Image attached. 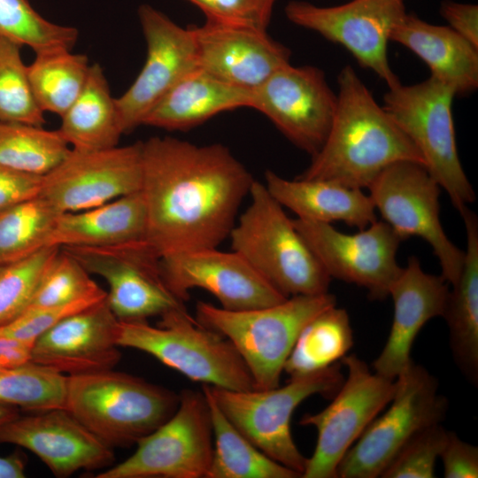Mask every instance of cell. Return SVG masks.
Listing matches in <instances>:
<instances>
[{
	"mask_svg": "<svg viewBox=\"0 0 478 478\" xmlns=\"http://www.w3.org/2000/svg\"><path fill=\"white\" fill-rule=\"evenodd\" d=\"M144 243L158 258L217 248L237 220L253 177L220 143L172 136L142 142Z\"/></svg>",
	"mask_w": 478,
	"mask_h": 478,
	"instance_id": "cell-1",
	"label": "cell"
},
{
	"mask_svg": "<svg viewBox=\"0 0 478 478\" xmlns=\"http://www.w3.org/2000/svg\"><path fill=\"white\" fill-rule=\"evenodd\" d=\"M337 84V105L327 138L297 178L362 189L392 164L424 166L416 147L351 66L340 71Z\"/></svg>",
	"mask_w": 478,
	"mask_h": 478,
	"instance_id": "cell-2",
	"label": "cell"
},
{
	"mask_svg": "<svg viewBox=\"0 0 478 478\" xmlns=\"http://www.w3.org/2000/svg\"><path fill=\"white\" fill-rule=\"evenodd\" d=\"M249 197L228 236L232 251L286 297L328 292L330 276L265 184L254 180Z\"/></svg>",
	"mask_w": 478,
	"mask_h": 478,
	"instance_id": "cell-3",
	"label": "cell"
},
{
	"mask_svg": "<svg viewBox=\"0 0 478 478\" xmlns=\"http://www.w3.org/2000/svg\"><path fill=\"white\" fill-rule=\"evenodd\" d=\"M179 400L173 390L112 369L67 375L66 409L111 447L136 443L174 413Z\"/></svg>",
	"mask_w": 478,
	"mask_h": 478,
	"instance_id": "cell-4",
	"label": "cell"
},
{
	"mask_svg": "<svg viewBox=\"0 0 478 478\" xmlns=\"http://www.w3.org/2000/svg\"><path fill=\"white\" fill-rule=\"evenodd\" d=\"M336 305L328 292L297 295L268 306L230 311L198 301L196 319L227 338L247 366L254 389L278 387L285 362L305 326Z\"/></svg>",
	"mask_w": 478,
	"mask_h": 478,
	"instance_id": "cell-5",
	"label": "cell"
},
{
	"mask_svg": "<svg viewBox=\"0 0 478 478\" xmlns=\"http://www.w3.org/2000/svg\"><path fill=\"white\" fill-rule=\"evenodd\" d=\"M147 320L120 321V347L146 352L193 382L231 390L254 389L251 374L231 342L193 318L185 305Z\"/></svg>",
	"mask_w": 478,
	"mask_h": 478,
	"instance_id": "cell-6",
	"label": "cell"
},
{
	"mask_svg": "<svg viewBox=\"0 0 478 478\" xmlns=\"http://www.w3.org/2000/svg\"><path fill=\"white\" fill-rule=\"evenodd\" d=\"M344 381L340 364L305 376L289 378L272 389L231 390L204 384L230 422L256 447L278 463L302 474L307 458L291 435L296 408L315 394L334 397Z\"/></svg>",
	"mask_w": 478,
	"mask_h": 478,
	"instance_id": "cell-7",
	"label": "cell"
},
{
	"mask_svg": "<svg viewBox=\"0 0 478 478\" xmlns=\"http://www.w3.org/2000/svg\"><path fill=\"white\" fill-rule=\"evenodd\" d=\"M455 92L438 79L389 88L382 106L421 155L424 166L461 214L475 192L457 149L452 103Z\"/></svg>",
	"mask_w": 478,
	"mask_h": 478,
	"instance_id": "cell-8",
	"label": "cell"
},
{
	"mask_svg": "<svg viewBox=\"0 0 478 478\" xmlns=\"http://www.w3.org/2000/svg\"><path fill=\"white\" fill-rule=\"evenodd\" d=\"M438 381L413 362L396 379L389 408L375 417L337 467L340 478H377L420 430L445 418L448 402Z\"/></svg>",
	"mask_w": 478,
	"mask_h": 478,
	"instance_id": "cell-9",
	"label": "cell"
},
{
	"mask_svg": "<svg viewBox=\"0 0 478 478\" xmlns=\"http://www.w3.org/2000/svg\"><path fill=\"white\" fill-rule=\"evenodd\" d=\"M179 395L174 413L141 438L130 457L96 478H206L213 451L208 402L203 390Z\"/></svg>",
	"mask_w": 478,
	"mask_h": 478,
	"instance_id": "cell-10",
	"label": "cell"
},
{
	"mask_svg": "<svg viewBox=\"0 0 478 478\" xmlns=\"http://www.w3.org/2000/svg\"><path fill=\"white\" fill-rule=\"evenodd\" d=\"M367 189L383 221L402 241L412 236L426 241L438 259L441 275L453 286L461 272L464 251L443 230L441 188L426 167L412 161L392 164Z\"/></svg>",
	"mask_w": 478,
	"mask_h": 478,
	"instance_id": "cell-11",
	"label": "cell"
},
{
	"mask_svg": "<svg viewBox=\"0 0 478 478\" xmlns=\"http://www.w3.org/2000/svg\"><path fill=\"white\" fill-rule=\"evenodd\" d=\"M341 361L347 368V378L330 405L317 413L304 415L299 422L315 428L318 435L303 478H336L345 453L389 404L396 390V380L377 374L356 355H346Z\"/></svg>",
	"mask_w": 478,
	"mask_h": 478,
	"instance_id": "cell-12",
	"label": "cell"
},
{
	"mask_svg": "<svg viewBox=\"0 0 478 478\" xmlns=\"http://www.w3.org/2000/svg\"><path fill=\"white\" fill-rule=\"evenodd\" d=\"M293 223L330 276L366 289L368 297L382 300L403 267L397 260L402 240L383 220L355 234H345L329 223L294 219Z\"/></svg>",
	"mask_w": 478,
	"mask_h": 478,
	"instance_id": "cell-13",
	"label": "cell"
},
{
	"mask_svg": "<svg viewBox=\"0 0 478 478\" xmlns=\"http://www.w3.org/2000/svg\"><path fill=\"white\" fill-rule=\"evenodd\" d=\"M403 0H351L336 6L291 1L285 14L297 26L345 48L390 88L400 82L388 57L389 35L405 14Z\"/></svg>",
	"mask_w": 478,
	"mask_h": 478,
	"instance_id": "cell-14",
	"label": "cell"
},
{
	"mask_svg": "<svg viewBox=\"0 0 478 478\" xmlns=\"http://www.w3.org/2000/svg\"><path fill=\"white\" fill-rule=\"evenodd\" d=\"M142 182V142L99 150L70 148L42 175L39 196L58 212H73L138 192Z\"/></svg>",
	"mask_w": 478,
	"mask_h": 478,
	"instance_id": "cell-15",
	"label": "cell"
},
{
	"mask_svg": "<svg viewBox=\"0 0 478 478\" xmlns=\"http://www.w3.org/2000/svg\"><path fill=\"white\" fill-rule=\"evenodd\" d=\"M337 105L324 72L290 64L253 89L251 108L266 115L295 146L312 157L323 145Z\"/></svg>",
	"mask_w": 478,
	"mask_h": 478,
	"instance_id": "cell-16",
	"label": "cell"
},
{
	"mask_svg": "<svg viewBox=\"0 0 478 478\" xmlns=\"http://www.w3.org/2000/svg\"><path fill=\"white\" fill-rule=\"evenodd\" d=\"M61 249L73 256L90 274L106 281V303L120 321L147 320L184 306L166 286L159 258L143 241L117 246Z\"/></svg>",
	"mask_w": 478,
	"mask_h": 478,
	"instance_id": "cell-17",
	"label": "cell"
},
{
	"mask_svg": "<svg viewBox=\"0 0 478 478\" xmlns=\"http://www.w3.org/2000/svg\"><path fill=\"white\" fill-rule=\"evenodd\" d=\"M159 269L167 289L183 303L195 288L210 292L221 308L230 311L268 306L287 298L234 251L207 248L171 253L159 258Z\"/></svg>",
	"mask_w": 478,
	"mask_h": 478,
	"instance_id": "cell-18",
	"label": "cell"
},
{
	"mask_svg": "<svg viewBox=\"0 0 478 478\" xmlns=\"http://www.w3.org/2000/svg\"><path fill=\"white\" fill-rule=\"evenodd\" d=\"M138 16L146 42L144 65L132 85L115 98L123 134L143 125L152 107L179 81L198 68L194 35L149 4Z\"/></svg>",
	"mask_w": 478,
	"mask_h": 478,
	"instance_id": "cell-19",
	"label": "cell"
},
{
	"mask_svg": "<svg viewBox=\"0 0 478 478\" xmlns=\"http://www.w3.org/2000/svg\"><path fill=\"white\" fill-rule=\"evenodd\" d=\"M0 443L30 451L58 477L82 469L107 468L114 460L112 447L66 408L19 415L0 428Z\"/></svg>",
	"mask_w": 478,
	"mask_h": 478,
	"instance_id": "cell-20",
	"label": "cell"
},
{
	"mask_svg": "<svg viewBox=\"0 0 478 478\" xmlns=\"http://www.w3.org/2000/svg\"><path fill=\"white\" fill-rule=\"evenodd\" d=\"M190 28L198 68L229 84L253 90L290 64V50L267 31L207 19Z\"/></svg>",
	"mask_w": 478,
	"mask_h": 478,
	"instance_id": "cell-21",
	"label": "cell"
},
{
	"mask_svg": "<svg viewBox=\"0 0 478 478\" xmlns=\"http://www.w3.org/2000/svg\"><path fill=\"white\" fill-rule=\"evenodd\" d=\"M119 325L104 298L41 335L34 343L32 361L67 375L112 369L120 359Z\"/></svg>",
	"mask_w": 478,
	"mask_h": 478,
	"instance_id": "cell-22",
	"label": "cell"
},
{
	"mask_svg": "<svg viewBox=\"0 0 478 478\" xmlns=\"http://www.w3.org/2000/svg\"><path fill=\"white\" fill-rule=\"evenodd\" d=\"M449 285L442 275L426 273L417 257L408 258L389 292L393 321L387 342L373 362L374 373L396 380L411 366L417 335L428 320L443 315Z\"/></svg>",
	"mask_w": 478,
	"mask_h": 478,
	"instance_id": "cell-23",
	"label": "cell"
},
{
	"mask_svg": "<svg viewBox=\"0 0 478 478\" xmlns=\"http://www.w3.org/2000/svg\"><path fill=\"white\" fill-rule=\"evenodd\" d=\"M389 41L414 53L428 66L430 75L451 88L456 96L478 88V47L450 27L405 13L391 30Z\"/></svg>",
	"mask_w": 478,
	"mask_h": 478,
	"instance_id": "cell-24",
	"label": "cell"
},
{
	"mask_svg": "<svg viewBox=\"0 0 478 478\" xmlns=\"http://www.w3.org/2000/svg\"><path fill=\"white\" fill-rule=\"evenodd\" d=\"M265 181L270 194L297 219L329 224L343 221L358 229L377 220L372 199L360 189L325 180H289L271 170L266 172Z\"/></svg>",
	"mask_w": 478,
	"mask_h": 478,
	"instance_id": "cell-25",
	"label": "cell"
},
{
	"mask_svg": "<svg viewBox=\"0 0 478 478\" xmlns=\"http://www.w3.org/2000/svg\"><path fill=\"white\" fill-rule=\"evenodd\" d=\"M253 90L225 82L200 68L179 81L152 107L143 125L187 130L213 116L252 106Z\"/></svg>",
	"mask_w": 478,
	"mask_h": 478,
	"instance_id": "cell-26",
	"label": "cell"
},
{
	"mask_svg": "<svg viewBox=\"0 0 478 478\" xmlns=\"http://www.w3.org/2000/svg\"><path fill=\"white\" fill-rule=\"evenodd\" d=\"M146 212L141 190L89 209L60 213L50 246L107 247L144 241Z\"/></svg>",
	"mask_w": 478,
	"mask_h": 478,
	"instance_id": "cell-27",
	"label": "cell"
},
{
	"mask_svg": "<svg viewBox=\"0 0 478 478\" xmlns=\"http://www.w3.org/2000/svg\"><path fill=\"white\" fill-rule=\"evenodd\" d=\"M466 249L459 277L450 291L443 317L450 332L455 363L466 377L478 382V218L469 207L460 214Z\"/></svg>",
	"mask_w": 478,
	"mask_h": 478,
	"instance_id": "cell-28",
	"label": "cell"
},
{
	"mask_svg": "<svg viewBox=\"0 0 478 478\" xmlns=\"http://www.w3.org/2000/svg\"><path fill=\"white\" fill-rule=\"evenodd\" d=\"M58 129L70 148L99 150L119 145L123 135L116 101L99 64L90 65L86 83Z\"/></svg>",
	"mask_w": 478,
	"mask_h": 478,
	"instance_id": "cell-29",
	"label": "cell"
},
{
	"mask_svg": "<svg viewBox=\"0 0 478 478\" xmlns=\"http://www.w3.org/2000/svg\"><path fill=\"white\" fill-rule=\"evenodd\" d=\"M212 418L213 451L206 478H297L301 474L266 455L225 416L202 386Z\"/></svg>",
	"mask_w": 478,
	"mask_h": 478,
	"instance_id": "cell-30",
	"label": "cell"
},
{
	"mask_svg": "<svg viewBox=\"0 0 478 478\" xmlns=\"http://www.w3.org/2000/svg\"><path fill=\"white\" fill-rule=\"evenodd\" d=\"M352 345L353 332L347 311L331 306L302 329L283 371L289 378L319 372L341 361Z\"/></svg>",
	"mask_w": 478,
	"mask_h": 478,
	"instance_id": "cell-31",
	"label": "cell"
},
{
	"mask_svg": "<svg viewBox=\"0 0 478 478\" xmlns=\"http://www.w3.org/2000/svg\"><path fill=\"white\" fill-rule=\"evenodd\" d=\"M89 68L85 54L72 50L36 54L27 73L41 110L61 117L81 92Z\"/></svg>",
	"mask_w": 478,
	"mask_h": 478,
	"instance_id": "cell-32",
	"label": "cell"
},
{
	"mask_svg": "<svg viewBox=\"0 0 478 478\" xmlns=\"http://www.w3.org/2000/svg\"><path fill=\"white\" fill-rule=\"evenodd\" d=\"M60 212L39 195L0 212V265L50 246Z\"/></svg>",
	"mask_w": 478,
	"mask_h": 478,
	"instance_id": "cell-33",
	"label": "cell"
},
{
	"mask_svg": "<svg viewBox=\"0 0 478 478\" xmlns=\"http://www.w3.org/2000/svg\"><path fill=\"white\" fill-rule=\"evenodd\" d=\"M70 146L58 130L0 121V166L44 175L67 154Z\"/></svg>",
	"mask_w": 478,
	"mask_h": 478,
	"instance_id": "cell-34",
	"label": "cell"
},
{
	"mask_svg": "<svg viewBox=\"0 0 478 478\" xmlns=\"http://www.w3.org/2000/svg\"><path fill=\"white\" fill-rule=\"evenodd\" d=\"M0 37L42 54L72 50L78 30L49 21L28 0H0Z\"/></svg>",
	"mask_w": 478,
	"mask_h": 478,
	"instance_id": "cell-35",
	"label": "cell"
},
{
	"mask_svg": "<svg viewBox=\"0 0 478 478\" xmlns=\"http://www.w3.org/2000/svg\"><path fill=\"white\" fill-rule=\"evenodd\" d=\"M67 375L30 361L0 373V402L43 412L66 408Z\"/></svg>",
	"mask_w": 478,
	"mask_h": 478,
	"instance_id": "cell-36",
	"label": "cell"
},
{
	"mask_svg": "<svg viewBox=\"0 0 478 478\" xmlns=\"http://www.w3.org/2000/svg\"><path fill=\"white\" fill-rule=\"evenodd\" d=\"M20 48L0 37V121L42 126L44 112L34 96Z\"/></svg>",
	"mask_w": 478,
	"mask_h": 478,
	"instance_id": "cell-37",
	"label": "cell"
},
{
	"mask_svg": "<svg viewBox=\"0 0 478 478\" xmlns=\"http://www.w3.org/2000/svg\"><path fill=\"white\" fill-rule=\"evenodd\" d=\"M90 275L73 256L60 248L26 310L66 305L104 292Z\"/></svg>",
	"mask_w": 478,
	"mask_h": 478,
	"instance_id": "cell-38",
	"label": "cell"
},
{
	"mask_svg": "<svg viewBox=\"0 0 478 478\" xmlns=\"http://www.w3.org/2000/svg\"><path fill=\"white\" fill-rule=\"evenodd\" d=\"M59 247H45L33 255L0 265V327L28 306L39 282Z\"/></svg>",
	"mask_w": 478,
	"mask_h": 478,
	"instance_id": "cell-39",
	"label": "cell"
},
{
	"mask_svg": "<svg viewBox=\"0 0 478 478\" xmlns=\"http://www.w3.org/2000/svg\"><path fill=\"white\" fill-rule=\"evenodd\" d=\"M448 436L449 431L441 423L422 428L403 446L381 477L434 478L436 462Z\"/></svg>",
	"mask_w": 478,
	"mask_h": 478,
	"instance_id": "cell-40",
	"label": "cell"
},
{
	"mask_svg": "<svg viewBox=\"0 0 478 478\" xmlns=\"http://www.w3.org/2000/svg\"><path fill=\"white\" fill-rule=\"evenodd\" d=\"M105 297L106 291L66 305L26 310L13 320L0 327V335L35 343L41 335L64 318Z\"/></svg>",
	"mask_w": 478,
	"mask_h": 478,
	"instance_id": "cell-41",
	"label": "cell"
},
{
	"mask_svg": "<svg viewBox=\"0 0 478 478\" xmlns=\"http://www.w3.org/2000/svg\"><path fill=\"white\" fill-rule=\"evenodd\" d=\"M207 20L267 31L276 0H188Z\"/></svg>",
	"mask_w": 478,
	"mask_h": 478,
	"instance_id": "cell-42",
	"label": "cell"
},
{
	"mask_svg": "<svg viewBox=\"0 0 478 478\" xmlns=\"http://www.w3.org/2000/svg\"><path fill=\"white\" fill-rule=\"evenodd\" d=\"M445 478H477L478 448L449 432L446 444L440 455Z\"/></svg>",
	"mask_w": 478,
	"mask_h": 478,
	"instance_id": "cell-43",
	"label": "cell"
},
{
	"mask_svg": "<svg viewBox=\"0 0 478 478\" xmlns=\"http://www.w3.org/2000/svg\"><path fill=\"white\" fill-rule=\"evenodd\" d=\"M42 178L0 166V212L38 196Z\"/></svg>",
	"mask_w": 478,
	"mask_h": 478,
	"instance_id": "cell-44",
	"label": "cell"
},
{
	"mask_svg": "<svg viewBox=\"0 0 478 478\" xmlns=\"http://www.w3.org/2000/svg\"><path fill=\"white\" fill-rule=\"evenodd\" d=\"M440 12L452 30L478 47L477 4L446 1Z\"/></svg>",
	"mask_w": 478,
	"mask_h": 478,
	"instance_id": "cell-45",
	"label": "cell"
},
{
	"mask_svg": "<svg viewBox=\"0 0 478 478\" xmlns=\"http://www.w3.org/2000/svg\"><path fill=\"white\" fill-rule=\"evenodd\" d=\"M34 343L0 335V368L12 369L32 361Z\"/></svg>",
	"mask_w": 478,
	"mask_h": 478,
	"instance_id": "cell-46",
	"label": "cell"
},
{
	"mask_svg": "<svg viewBox=\"0 0 478 478\" xmlns=\"http://www.w3.org/2000/svg\"><path fill=\"white\" fill-rule=\"evenodd\" d=\"M25 468L24 459L17 453L0 457V478H23Z\"/></svg>",
	"mask_w": 478,
	"mask_h": 478,
	"instance_id": "cell-47",
	"label": "cell"
},
{
	"mask_svg": "<svg viewBox=\"0 0 478 478\" xmlns=\"http://www.w3.org/2000/svg\"><path fill=\"white\" fill-rule=\"evenodd\" d=\"M19 415V408L18 406L0 402V428Z\"/></svg>",
	"mask_w": 478,
	"mask_h": 478,
	"instance_id": "cell-48",
	"label": "cell"
},
{
	"mask_svg": "<svg viewBox=\"0 0 478 478\" xmlns=\"http://www.w3.org/2000/svg\"><path fill=\"white\" fill-rule=\"evenodd\" d=\"M4 370H5V369H2V368H0V373H2V372H3V371H4Z\"/></svg>",
	"mask_w": 478,
	"mask_h": 478,
	"instance_id": "cell-49",
	"label": "cell"
}]
</instances>
